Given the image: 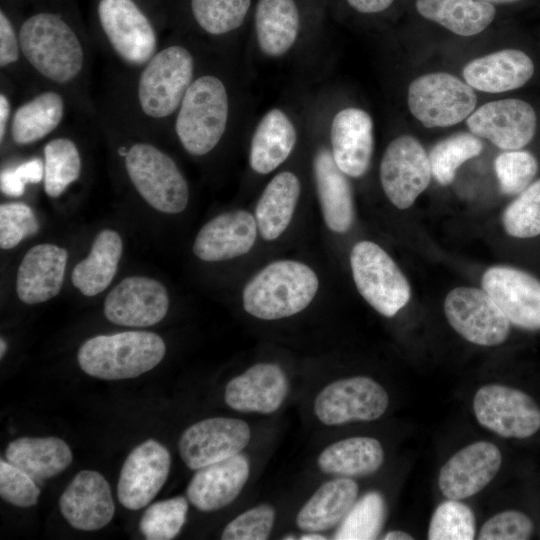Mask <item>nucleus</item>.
Returning a JSON list of instances; mask_svg holds the SVG:
<instances>
[{"mask_svg": "<svg viewBox=\"0 0 540 540\" xmlns=\"http://www.w3.org/2000/svg\"><path fill=\"white\" fill-rule=\"evenodd\" d=\"M17 21L23 60L43 80L68 88L87 69L84 33L73 0H6Z\"/></svg>", "mask_w": 540, "mask_h": 540, "instance_id": "1", "label": "nucleus"}, {"mask_svg": "<svg viewBox=\"0 0 540 540\" xmlns=\"http://www.w3.org/2000/svg\"><path fill=\"white\" fill-rule=\"evenodd\" d=\"M196 77V60L189 48L171 43L139 68L134 86L136 111L148 123L174 118Z\"/></svg>", "mask_w": 540, "mask_h": 540, "instance_id": "2", "label": "nucleus"}, {"mask_svg": "<svg viewBox=\"0 0 540 540\" xmlns=\"http://www.w3.org/2000/svg\"><path fill=\"white\" fill-rule=\"evenodd\" d=\"M158 0H94L100 34L126 66L141 68L159 50Z\"/></svg>", "mask_w": 540, "mask_h": 540, "instance_id": "3", "label": "nucleus"}, {"mask_svg": "<svg viewBox=\"0 0 540 540\" xmlns=\"http://www.w3.org/2000/svg\"><path fill=\"white\" fill-rule=\"evenodd\" d=\"M318 288V277L308 265L295 260L274 261L247 282L243 307L258 319L287 318L303 311Z\"/></svg>", "mask_w": 540, "mask_h": 540, "instance_id": "4", "label": "nucleus"}, {"mask_svg": "<svg viewBox=\"0 0 540 540\" xmlns=\"http://www.w3.org/2000/svg\"><path fill=\"white\" fill-rule=\"evenodd\" d=\"M229 114L224 81L215 74H201L189 86L174 116L175 135L188 154L207 155L225 134Z\"/></svg>", "mask_w": 540, "mask_h": 540, "instance_id": "5", "label": "nucleus"}, {"mask_svg": "<svg viewBox=\"0 0 540 540\" xmlns=\"http://www.w3.org/2000/svg\"><path fill=\"white\" fill-rule=\"evenodd\" d=\"M163 339L147 331L98 335L79 348L77 360L88 375L105 380L129 379L153 369L163 359Z\"/></svg>", "mask_w": 540, "mask_h": 540, "instance_id": "6", "label": "nucleus"}, {"mask_svg": "<svg viewBox=\"0 0 540 540\" xmlns=\"http://www.w3.org/2000/svg\"><path fill=\"white\" fill-rule=\"evenodd\" d=\"M127 175L140 196L160 212L184 211L189 200L188 183L175 161L148 142H134L122 149Z\"/></svg>", "mask_w": 540, "mask_h": 540, "instance_id": "7", "label": "nucleus"}, {"mask_svg": "<svg viewBox=\"0 0 540 540\" xmlns=\"http://www.w3.org/2000/svg\"><path fill=\"white\" fill-rule=\"evenodd\" d=\"M476 104L475 90L447 72L420 75L407 89L410 113L427 128L457 125L473 113Z\"/></svg>", "mask_w": 540, "mask_h": 540, "instance_id": "8", "label": "nucleus"}, {"mask_svg": "<svg viewBox=\"0 0 540 540\" xmlns=\"http://www.w3.org/2000/svg\"><path fill=\"white\" fill-rule=\"evenodd\" d=\"M350 265L358 292L381 315L393 317L408 303V280L378 244L357 242L351 250Z\"/></svg>", "mask_w": 540, "mask_h": 540, "instance_id": "9", "label": "nucleus"}, {"mask_svg": "<svg viewBox=\"0 0 540 540\" xmlns=\"http://www.w3.org/2000/svg\"><path fill=\"white\" fill-rule=\"evenodd\" d=\"M473 411L481 426L504 438L526 439L540 430V406L517 388L501 384L480 387Z\"/></svg>", "mask_w": 540, "mask_h": 540, "instance_id": "10", "label": "nucleus"}, {"mask_svg": "<svg viewBox=\"0 0 540 540\" xmlns=\"http://www.w3.org/2000/svg\"><path fill=\"white\" fill-rule=\"evenodd\" d=\"M432 170L429 154L414 136L403 134L386 147L379 167L382 189L399 209H407L426 190Z\"/></svg>", "mask_w": 540, "mask_h": 540, "instance_id": "11", "label": "nucleus"}, {"mask_svg": "<svg viewBox=\"0 0 540 540\" xmlns=\"http://www.w3.org/2000/svg\"><path fill=\"white\" fill-rule=\"evenodd\" d=\"M389 405V396L378 382L366 376L336 380L325 386L314 401V413L325 425L380 418Z\"/></svg>", "mask_w": 540, "mask_h": 540, "instance_id": "12", "label": "nucleus"}, {"mask_svg": "<svg viewBox=\"0 0 540 540\" xmlns=\"http://www.w3.org/2000/svg\"><path fill=\"white\" fill-rule=\"evenodd\" d=\"M444 313L451 327L473 344L497 346L509 335V320L483 289L454 288L445 298Z\"/></svg>", "mask_w": 540, "mask_h": 540, "instance_id": "13", "label": "nucleus"}, {"mask_svg": "<svg viewBox=\"0 0 540 540\" xmlns=\"http://www.w3.org/2000/svg\"><path fill=\"white\" fill-rule=\"evenodd\" d=\"M251 430L240 419L212 417L189 426L181 435L178 448L191 470L232 457L248 445Z\"/></svg>", "mask_w": 540, "mask_h": 540, "instance_id": "14", "label": "nucleus"}, {"mask_svg": "<svg viewBox=\"0 0 540 540\" xmlns=\"http://www.w3.org/2000/svg\"><path fill=\"white\" fill-rule=\"evenodd\" d=\"M469 132L502 150H518L528 145L537 130V115L522 99L507 98L487 102L466 119Z\"/></svg>", "mask_w": 540, "mask_h": 540, "instance_id": "15", "label": "nucleus"}, {"mask_svg": "<svg viewBox=\"0 0 540 540\" xmlns=\"http://www.w3.org/2000/svg\"><path fill=\"white\" fill-rule=\"evenodd\" d=\"M481 285L510 324L527 331L540 330L538 278L512 266L498 265L484 272Z\"/></svg>", "mask_w": 540, "mask_h": 540, "instance_id": "16", "label": "nucleus"}, {"mask_svg": "<svg viewBox=\"0 0 540 540\" xmlns=\"http://www.w3.org/2000/svg\"><path fill=\"white\" fill-rule=\"evenodd\" d=\"M171 467L169 451L156 440L136 446L121 468L117 496L129 510L145 507L165 484Z\"/></svg>", "mask_w": 540, "mask_h": 540, "instance_id": "17", "label": "nucleus"}, {"mask_svg": "<svg viewBox=\"0 0 540 540\" xmlns=\"http://www.w3.org/2000/svg\"><path fill=\"white\" fill-rule=\"evenodd\" d=\"M169 297L157 280L143 276L123 279L106 296L104 314L117 325L147 327L160 322L167 314Z\"/></svg>", "mask_w": 540, "mask_h": 540, "instance_id": "18", "label": "nucleus"}, {"mask_svg": "<svg viewBox=\"0 0 540 540\" xmlns=\"http://www.w3.org/2000/svg\"><path fill=\"white\" fill-rule=\"evenodd\" d=\"M502 464L499 448L491 442H474L451 456L438 476L441 493L447 499L462 500L483 490Z\"/></svg>", "mask_w": 540, "mask_h": 540, "instance_id": "19", "label": "nucleus"}, {"mask_svg": "<svg viewBox=\"0 0 540 540\" xmlns=\"http://www.w3.org/2000/svg\"><path fill=\"white\" fill-rule=\"evenodd\" d=\"M65 520L75 529L93 531L113 518L115 505L107 480L97 471L82 470L59 499Z\"/></svg>", "mask_w": 540, "mask_h": 540, "instance_id": "20", "label": "nucleus"}, {"mask_svg": "<svg viewBox=\"0 0 540 540\" xmlns=\"http://www.w3.org/2000/svg\"><path fill=\"white\" fill-rule=\"evenodd\" d=\"M331 153L338 168L347 176H363L374 149L373 120L357 107L340 109L330 124Z\"/></svg>", "mask_w": 540, "mask_h": 540, "instance_id": "21", "label": "nucleus"}, {"mask_svg": "<svg viewBox=\"0 0 540 540\" xmlns=\"http://www.w3.org/2000/svg\"><path fill=\"white\" fill-rule=\"evenodd\" d=\"M288 393V380L276 363L262 362L231 379L225 388L226 404L239 412L270 414Z\"/></svg>", "mask_w": 540, "mask_h": 540, "instance_id": "22", "label": "nucleus"}, {"mask_svg": "<svg viewBox=\"0 0 540 540\" xmlns=\"http://www.w3.org/2000/svg\"><path fill=\"white\" fill-rule=\"evenodd\" d=\"M257 231L255 216L250 212H226L203 225L195 238L193 252L207 262L233 259L253 248Z\"/></svg>", "mask_w": 540, "mask_h": 540, "instance_id": "23", "label": "nucleus"}, {"mask_svg": "<svg viewBox=\"0 0 540 540\" xmlns=\"http://www.w3.org/2000/svg\"><path fill=\"white\" fill-rule=\"evenodd\" d=\"M249 474V459L242 453L204 466L191 478L187 498L200 511L219 510L238 497Z\"/></svg>", "mask_w": 540, "mask_h": 540, "instance_id": "24", "label": "nucleus"}, {"mask_svg": "<svg viewBox=\"0 0 540 540\" xmlns=\"http://www.w3.org/2000/svg\"><path fill=\"white\" fill-rule=\"evenodd\" d=\"M535 66L524 51L507 48L469 61L462 69L464 81L474 90L504 93L524 86Z\"/></svg>", "mask_w": 540, "mask_h": 540, "instance_id": "25", "label": "nucleus"}, {"mask_svg": "<svg viewBox=\"0 0 540 540\" xmlns=\"http://www.w3.org/2000/svg\"><path fill=\"white\" fill-rule=\"evenodd\" d=\"M67 258V250L55 244L29 249L17 272L18 298L26 304H37L55 297L63 284Z\"/></svg>", "mask_w": 540, "mask_h": 540, "instance_id": "26", "label": "nucleus"}, {"mask_svg": "<svg viewBox=\"0 0 540 540\" xmlns=\"http://www.w3.org/2000/svg\"><path fill=\"white\" fill-rule=\"evenodd\" d=\"M317 195L327 227L336 233L347 232L354 221L351 185L336 165L331 151L320 148L313 159Z\"/></svg>", "mask_w": 540, "mask_h": 540, "instance_id": "27", "label": "nucleus"}, {"mask_svg": "<svg viewBox=\"0 0 540 540\" xmlns=\"http://www.w3.org/2000/svg\"><path fill=\"white\" fill-rule=\"evenodd\" d=\"M254 29L260 51L279 58L295 45L301 16L295 0H258L254 13Z\"/></svg>", "mask_w": 540, "mask_h": 540, "instance_id": "28", "label": "nucleus"}, {"mask_svg": "<svg viewBox=\"0 0 540 540\" xmlns=\"http://www.w3.org/2000/svg\"><path fill=\"white\" fill-rule=\"evenodd\" d=\"M297 130L290 116L279 108L267 111L251 138L249 164L258 174L274 171L291 155Z\"/></svg>", "mask_w": 540, "mask_h": 540, "instance_id": "29", "label": "nucleus"}, {"mask_svg": "<svg viewBox=\"0 0 540 540\" xmlns=\"http://www.w3.org/2000/svg\"><path fill=\"white\" fill-rule=\"evenodd\" d=\"M65 111L66 100L61 91L42 90L13 111L9 135L16 145H31L55 131L62 123Z\"/></svg>", "mask_w": 540, "mask_h": 540, "instance_id": "30", "label": "nucleus"}, {"mask_svg": "<svg viewBox=\"0 0 540 540\" xmlns=\"http://www.w3.org/2000/svg\"><path fill=\"white\" fill-rule=\"evenodd\" d=\"M358 484L348 477L323 483L303 505L296 517L305 532H322L340 523L358 496Z\"/></svg>", "mask_w": 540, "mask_h": 540, "instance_id": "31", "label": "nucleus"}, {"mask_svg": "<svg viewBox=\"0 0 540 540\" xmlns=\"http://www.w3.org/2000/svg\"><path fill=\"white\" fill-rule=\"evenodd\" d=\"M5 457L35 481H41L64 471L73 456L70 447L60 438L21 437L7 445Z\"/></svg>", "mask_w": 540, "mask_h": 540, "instance_id": "32", "label": "nucleus"}, {"mask_svg": "<svg viewBox=\"0 0 540 540\" xmlns=\"http://www.w3.org/2000/svg\"><path fill=\"white\" fill-rule=\"evenodd\" d=\"M301 184L291 171L276 174L264 188L255 209V219L263 239H277L289 226L299 196Z\"/></svg>", "mask_w": 540, "mask_h": 540, "instance_id": "33", "label": "nucleus"}, {"mask_svg": "<svg viewBox=\"0 0 540 540\" xmlns=\"http://www.w3.org/2000/svg\"><path fill=\"white\" fill-rule=\"evenodd\" d=\"M384 462L381 443L372 437L358 436L339 440L327 446L317 464L326 474L339 477H361L376 472Z\"/></svg>", "mask_w": 540, "mask_h": 540, "instance_id": "34", "label": "nucleus"}, {"mask_svg": "<svg viewBox=\"0 0 540 540\" xmlns=\"http://www.w3.org/2000/svg\"><path fill=\"white\" fill-rule=\"evenodd\" d=\"M415 6L425 19L464 37L480 34L496 16L494 5L483 0H416Z\"/></svg>", "mask_w": 540, "mask_h": 540, "instance_id": "35", "label": "nucleus"}, {"mask_svg": "<svg viewBox=\"0 0 540 540\" xmlns=\"http://www.w3.org/2000/svg\"><path fill=\"white\" fill-rule=\"evenodd\" d=\"M122 250V239L116 231L104 229L99 232L88 256L74 267L73 285L89 297L103 292L116 274Z\"/></svg>", "mask_w": 540, "mask_h": 540, "instance_id": "36", "label": "nucleus"}, {"mask_svg": "<svg viewBox=\"0 0 540 540\" xmlns=\"http://www.w3.org/2000/svg\"><path fill=\"white\" fill-rule=\"evenodd\" d=\"M251 5L252 0H187V12L200 31L219 37L239 29Z\"/></svg>", "mask_w": 540, "mask_h": 540, "instance_id": "37", "label": "nucleus"}, {"mask_svg": "<svg viewBox=\"0 0 540 540\" xmlns=\"http://www.w3.org/2000/svg\"><path fill=\"white\" fill-rule=\"evenodd\" d=\"M43 153L44 190L49 197L56 198L79 178L81 155L76 143L63 136L49 140Z\"/></svg>", "mask_w": 540, "mask_h": 540, "instance_id": "38", "label": "nucleus"}, {"mask_svg": "<svg viewBox=\"0 0 540 540\" xmlns=\"http://www.w3.org/2000/svg\"><path fill=\"white\" fill-rule=\"evenodd\" d=\"M481 138L469 133H457L437 142L429 153L432 175L443 185L453 182L457 169L467 160L481 154Z\"/></svg>", "mask_w": 540, "mask_h": 540, "instance_id": "39", "label": "nucleus"}, {"mask_svg": "<svg viewBox=\"0 0 540 540\" xmlns=\"http://www.w3.org/2000/svg\"><path fill=\"white\" fill-rule=\"evenodd\" d=\"M385 518V502L377 491L363 495L341 521L334 534L336 540L375 539Z\"/></svg>", "mask_w": 540, "mask_h": 540, "instance_id": "40", "label": "nucleus"}, {"mask_svg": "<svg viewBox=\"0 0 540 540\" xmlns=\"http://www.w3.org/2000/svg\"><path fill=\"white\" fill-rule=\"evenodd\" d=\"M187 512L188 502L182 496L151 504L140 519V532L148 540L173 539L181 531Z\"/></svg>", "mask_w": 540, "mask_h": 540, "instance_id": "41", "label": "nucleus"}, {"mask_svg": "<svg viewBox=\"0 0 540 540\" xmlns=\"http://www.w3.org/2000/svg\"><path fill=\"white\" fill-rule=\"evenodd\" d=\"M502 225L515 238L540 235V179L532 182L505 208Z\"/></svg>", "mask_w": 540, "mask_h": 540, "instance_id": "42", "label": "nucleus"}, {"mask_svg": "<svg viewBox=\"0 0 540 540\" xmlns=\"http://www.w3.org/2000/svg\"><path fill=\"white\" fill-rule=\"evenodd\" d=\"M476 533L473 511L460 500L447 499L434 511L428 529L430 540H471Z\"/></svg>", "mask_w": 540, "mask_h": 540, "instance_id": "43", "label": "nucleus"}, {"mask_svg": "<svg viewBox=\"0 0 540 540\" xmlns=\"http://www.w3.org/2000/svg\"><path fill=\"white\" fill-rule=\"evenodd\" d=\"M500 191L516 195L528 187L538 171L535 156L526 150H504L494 161Z\"/></svg>", "mask_w": 540, "mask_h": 540, "instance_id": "44", "label": "nucleus"}, {"mask_svg": "<svg viewBox=\"0 0 540 540\" xmlns=\"http://www.w3.org/2000/svg\"><path fill=\"white\" fill-rule=\"evenodd\" d=\"M274 522V508L270 504H259L229 522L221 534V539L265 540L270 536Z\"/></svg>", "mask_w": 540, "mask_h": 540, "instance_id": "45", "label": "nucleus"}, {"mask_svg": "<svg viewBox=\"0 0 540 540\" xmlns=\"http://www.w3.org/2000/svg\"><path fill=\"white\" fill-rule=\"evenodd\" d=\"M39 225L33 210L22 202L0 206V247L11 249L24 238L37 233Z\"/></svg>", "mask_w": 540, "mask_h": 540, "instance_id": "46", "label": "nucleus"}, {"mask_svg": "<svg viewBox=\"0 0 540 540\" xmlns=\"http://www.w3.org/2000/svg\"><path fill=\"white\" fill-rule=\"evenodd\" d=\"M40 490L35 480L27 473L1 459L0 496L6 502L18 507H31L38 501Z\"/></svg>", "mask_w": 540, "mask_h": 540, "instance_id": "47", "label": "nucleus"}, {"mask_svg": "<svg viewBox=\"0 0 540 540\" xmlns=\"http://www.w3.org/2000/svg\"><path fill=\"white\" fill-rule=\"evenodd\" d=\"M532 519L518 510L499 512L482 525L478 538L480 540H526L533 533Z\"/></svg>", "mask_w": 540, "mask_h": 540, "instance_id": "48", "label": "nucleus"}, {"mask_svg": "<svg viewBox=\"0 0 540 540\" xmlns=\"http://www.w3.org/2000/svg\"><path fill=\"white\" fill-rule=\"evenodd\" d=\"M23 59L15 13L6 0L0 6V68L12 70Z\"/></svg>", "mask_w": 540, "mask_h": 540, "instance_id": "49", "label": "nucleus"}, {"mask_svg": "<svg viewBox=\"0 0 540 540\" xmlns=\"http://www.w3.org/2000/svg\"><path fill=\"white\" fill-rule=\"evenodd\" d=\"M12 169L25 185L39 183L44 178V161L40 158L29 159Z\"/></svg>", "mask_w": 540, "mask_h": 540, "instance_id": "50", "label": "nucleus"}, {"mask_svg": "<svg viewBox=\"0 0 540 540\" xmlns=\"http://www.w3.org/2000/svg\"><path fill=\"white\" fill-rule=\"evenodd\" d=\"M0 188L8 196L19 197L25 191V184L16 176L13 169L9 167L1 171Z\"/></svg>", "mask_w": 540, "mask_h": 540, "instance_id": "51", "label": "nucleus"}, {"mask_svg": "<svg viewBox=\"0 0 540 540\" xmlns=\"http://www.w3.org/2000/svg\"><path fill=\"white\" fill-rule=\"evenodd\" d=\"M13 115L12 102L6 91L0 93V143L3 144L9 133Z\"/></svg>", "mask_w": 540, "mask_h": 540, "instance_id": "52", "label": "nucleus"}, {"mask_svg": "<svg viewBox=\"0 0 540 540\" xmlns=\"http://www.w3.org/2000/svg\"><path fill=\"white\" fill-rule=\"evenodd\" d=\"M348 5L362 14H375L388 9L394 0H346Z\"/></svg>", "mask_w": 540, "mask_h": 540, "instance_id": "53", "label": "nucleus"}, {"mask_svg": "<svg viewBox=\"0 0 540 540\" xmlns=\"http://www.w3.org/2000/svg\"><path fill=\"white\" fill-rule=\"evenodd\" d=\"M384 540H413V536L401 530L389 531L382 537Z\"/></svg>", "mask_w": 540, "mask_h": 540, "instance_id": "54", "label": "nucleus"}, {"mask_svg": "<svg viewBox=\"0 0 540 540\" xmlns=\"http://www.w3.org/2000/svg\"><path fill=\"white\" fill-rule=\"evenodd\" d=\"M301 540H326V536L320 534L319 532H306L305 534L301 535Z\"/></svg>", "mask_w": 540, "mask_h": 540, "instance_id": "55", "label": "nucleus"}, {"mask_svg": "<svg viewBox=\"0 0 540 540\" xmlns=\"http://www.w3.org/2000/svg\"><path fill=\"white\" fill-rule=\"evenodd\" d=\"M483 1L489 2L491 4H508V3L518 2L521 0H483Z\"/></svg>", "mask_w": 540, "mask_h": 540, "instance_id": "56", "label": "nucleus"}, {"mask_svg": "<svg viewBox=\"0 0 540 540\" xmlns=\"http://www.w3.org/2000/svg\"><path fill=\"white\" fill-rule=\"evenodd\" d=\"M0 355H1V358L3 357V355L5 354L6 352V349H7V344L5 342V340L3 338H1L0 340Z\"/></svg>", "mask_w": 540, "mask_h": 540, "instance_id": "57", "label": "nucleus"}]
</instances>
